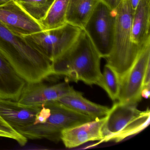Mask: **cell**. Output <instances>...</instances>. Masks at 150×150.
Listing matches in <instances>:
<instances>
[{"label": "cell", "mask_w": 150, "mask_h": 150, "mask_svg": "<svg viewBox=\"0 0 150 150\" xmlns=\"http://www.w3.org/2000/svg\"><path fill=\"white\" fill-rule=\"evenodd\" d=\"M0 53L27 82L42 81L52 75V62L25 37L0 22Z\"/></svg>", "instance_id": "cell-1"}, {"label": "cell", "mask_w": 150, "mask_h": 150, "mask_svg": "<svg viewBox=\"0 0 150 150\" xmlns=\"http://www.w3.org/2000/svg\"><path fill=\"white\" fill-rule=\"evenodd\" d=\"M101 57L86 33L81 30L73 44L52 62V75L66 77L68 81H81L100 86Z\"/></svg>", "instance_id": "cell-2"}, {"label": "cell", "mask_w": 150, "mask_h": 150, "mask_svg": "<svg viewBox=\"0 0 150 150\" xmlns=\"http://www.w3.org/2000/svg\"><path fill=\"white\" fill-rule=\"evenodd\" d=\"M116 22L111 53L106 58L107 64L117 74L120 80L130 69L141 49L135 44L132 37L133 11L127 0L115 10Z\"/></svg>", "instance_id": "cell-3"}, {"label": "cell", "mask_w": 150, "mask_h": 150, "mask_svg": "<svg viewBox=\"0 0 150 150\" xmlns=\"http://www.w3.org/2000/svg\"><path fill=\"white\" fill-rule=\"evenodd\" d=\"M149 109L141 111L137 104L115 103L107 115L102 129V142H120L143 131L149 125Z\"/></svg>", "instance_id": "cell-4"}, {"label": "cell", "mask_w": 150, "mask_h": 150, "mask_svg": "<svg viewBox=\"0 0 150 150\" xmlns=\"http://www.w3.org/2000/svg\"><path fill=\"white\" fill-rule=\"evenodd\" d=\"M50 108L49 115L44 122L16 128V130L27 139H47L55 142L60 140L64 130L92 121L88 116L77 112L58 102H46Z\"/></svg>", "instance_id": "cell-5"}, {"label": "cell", "mask_w": 150, "mask_h": 150, "mask_svg": "<svg viewBox=\"0 0 150 150\" xmlns=\"http://www.w3.org/2000/svg\"><path fill=\"white\" fill-rule=\"evenodd\" d=\"M115 22V10L100 1L83 29L101 58L111 53Z\"/></svg>", "instance_id": "cell-6"}, {"label": "cell", "mask_w": 150, "mask_h": 150, "mask_svg": "<svg viewBox=\"0 0 150 150\" xmlns=\"http://www.w3.org/2000/svg\"><path fill=\"white\" fill-rule=\"evenodd\" d=\"M81 30L67 23L57 28L24 37L32 46L52 62L71 47Z\"/></svg>", "instance_id": "cell-7"}, {"label": "cell", "mask_w": 150, "mask_h": 150, "mask_svg": "<svg viewBox=\"0 0 150 150\" xmlns=\"http://www.w3.org/2000/svg\"><path fill=\"white\" fill-rule=\"evenodd\" d=\"M149 63L150 42L141 49L134 64L120 80L118 102L137 104L141 100L144 76Z\"/></svg>", "instance_id": "cell-8"}, {"label": "cell", "mask_w": 150, "mask_h": 150, "mask_svg": "<svg viewBox=\"0 0 150 150\" xmlns=\"http://www.w3.org/2000/svg\"><path fill=\"white\" fill-rule=\"evenodd\" d=\"M0 22L16 34L26 36L42 31L38 22L13 0L0 6Z\"/></svg>", "instance_id": "cell-9"}, {"label": "cell", "mask_w": 150, "mask_h": 150, "mask_svg": "<svg viewBox=\"0 0 150 150\" xmlns=\"http://www.w3.org/2000/svg\"><path fill=\"white\" fill-rule=\"evenodd\" d=\"M74 90L67 81L52 85L42 81L27 83L17 101L27 106H38L56 101Z\"/></svg>", "instance_id": "cell-10"}, {"label": "cell", "mask_w": 150, "mask_h": 150, "mask_svg": "<svg viewBox=\"0 0 150 150\" xmlns=\"http://www.w3.org/2000/svg\"><path fill=\"white\" fill-rule=\"evenodd\" d=\"M106 119V116L66 129L61 132L60 140L68 148L77 147L89 141L100 142L103 138L102 129Z\"/></svg>", "instance_id": "cell-11"}, {"label": "cell", "mask_w": 150, "mask_h": 150, "mask_svg": "<svg viewBox=\"0 0 150 150\" xmlns=\"http://www.w3.org/2000/svg\"><path fill=\"white\" fill-rule=\"evenodd\" d=\"M41 105L27 106L17 101L0 99V116L15 129L34 122Z\"/></svg>", "instance_id": "cell-12"}, {"label": "cell", "mask_w": 150, "mask_h": 150, "mask_svg": "<svg viewBox=\"0 0 150 150\" xmlns=\"http://www.w3.org/2000/svg\"><path fill=\"white\" fill-rule=\"evenodd\" d=\"M26 83L0 53V99L18 101Z\"/></svg>", "instance_id": "cell-13"}, {"label": "cell", "mask_w": 150, "mask_h": 150, "mask_svg": "<svg viewBox=\"0 0 150 150\" xmlns=\"http://www.w3.org/2000/svg\"><path fill=\"white\" fill-rule=\"evenodd\" d=\"M150 0H141L132 13V37L133 42L142 49L150 42Z\"/></svg>", "instance_id": "cell-14"}, {"label": "cell", "mask_w": 150, "mask_h": 150, "mask_svg": "<svg viewBox=\"0 0 150 150\" xmlns=\"http://www.w3.org/2000/svg\"><path fill=\"white\" fill-rule=\"evenodd\" d=\"M58 102L77 112L86 115L93 120L107 115L110 108L90 101L82 93L74 90L57 100Z\"/></svg>", "instance_id": "cell-15"}, {"label": "cell", "mask_w": 150, "mask_h": 150, "mask_svg": "<svg viewBox=\"0 0 150 150\" xmlns=\"http://www.w3.org/2000/svg\"><path fill=\"white\" fill-rule=\"evenodd\" d=\"M100 0H70L67 23L83 30Z\"/></svg>", "instance_id": "cell-16"}, {"label": "cell", "mask_w": 150, "mask_h": 150, "mask_svg": "<svg viewBox=\"0 0 150 150\" xmlns=\"http://www.w3.org/2000/svg\"><path fill=\"white\" fill-rule=\"evenodd\" d=\"M69 1H54L44 19L39 22L43 30L57 28L67 23L66 17Z\"/></svg>", "instance_id": "cell-17"}, {"label": "cell", "mask_w": 150, "mask_h": 150, "mask_svg": "<svg viewBox=\"0 0 150 150\" xmlns=\"http://www.w3.org/2000/svg\"><path fill=\"white\" fill-rule=\"evenodd\" d=\"M34 20L41 22L49 12L55 0H14Z\"/></svg>", "instance_id": "cell-18"}, {"label": "cell", "mask_w": 150, "mask_h": 150, "mask_svg": "<svg viewBox=\"0 0 150 150\" xmlns=\"http://www.w3.org/2000/svg\"><path fill=\"white\" fill-rule=\"evenodd\" d=\"M100 87L106 91L113 101L118 100L120 89V80L115 71L106 64L102 74Z\"/></svg>", "instance_id": "cell-19"}, {"label": "cell", "mask_w": 150, "mask_h": 150, "mask_svg": "<svg viewBox=\"0 0 150 150\" xmlns=\"http://www.w3.org/2000/svg\"><path fill=\"white\" fill-rule=\"evenodd\" d=\"M0 130L12 133L18 137L23 136L19 133L11 125H9L1 116H0Z\"/></svg>", "instance_id": "cell-20"}, {"label": "cell", "mask_w": 150, "mask_h": 150, "mask_svg": "<svg viewBox=\"0 0 150 150\" xmlns=\"http://www.w3.org/2000/svg\"><path fill=\"white\" fill-rule=\"evenodd\" d=\"M112 10H115L118 6L125 0H100Z\"/></svg>", "instance_id": "cell-21"}, {"label": "cell", "mask_w": 150, "mask_h": 150, "mask_svg": "<svg viewBox=\"0 0 150 150\" xmlns=\"http://www.w3.org/2000/svg\"><path fill=\"white\" fill-rule=\"evenodd\" d=\"M150 87L144 88L142 89L141 96L143 98L148 99L150 97Z\"/></svg>", "instance_id": "cell-22"}, {"label": "cell", "mask_w": 150, "mask_h": 150, "mask_svg": "<svg viewBox=\"0 0 150 150\" xmlns=\"http://www.w3.org/2000/svg\"><path fill=\"white\" fill-rule=\"evenodd\" d=\"M127 1L129 2V4L130 6L131 7L132 9L133 12L141 0H127Z\"/></svg>", "instance_id": "cell-23"}, {"label": "cell", "mask_w": 150, "mask_h": 150, "mask_svg": "<svg viewBox=\"0 0 150 150\" xmlns=\"http://www.w3.org/2000/svg\"><path fill=\"white\" fill-rule=\"evenodd\" d=\"M11 1H13V0H0V6L6 4Z\"/></svg>", "instance_id": "cell-24"}]
</instances>
